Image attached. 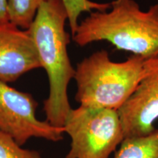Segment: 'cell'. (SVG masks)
I'll use <instances>...</instances> for the list:
<instances>
[{
	"label": "cell",
	"instance_id": "6da1fadb",
	"mask_svg": "<svg viewBox=\"0 0 158 158\" xmlns=\"http://www.w3.org/2000/svg\"><path fill=\"white\" fill-rule=\"evenodd\" d=\"M68 13L62 0H47L40 7L28 30L36 47L41 68L49 81V94L43 102L46 121L63 127L71 110L68 95L75 68L68 53L70 35L65 29Z\"/></svg>",
	"mask_w": 158,
	"mask_h": 158
},
{
	"label": "cell",
	"instance_id": "7a4b0ae2",
	"mask_svg": "<svg viewBox=\"0 0 158 158\" xmlns=\"http://www.w3.org/2000/svg\"><path fill=\"white\" fill-rule=\"evenodd\" d=\"M73 40L81 47L104 40L145 59L157 56L158 2L144 11L135 0H114L109 10L92 12L79 23Z\"/></svg>",
	"mask_w": 158,
	"mask_h": 158
},
{
	"label": "cell",
	"instance_id": "3957f363",
	"mask_svg": "<svg viewBox=\"0 0 158 158\" xmlns=\"http://www.w3.org/2000/svg\"><path fill=\"white\" fill-rule=\"evenodd\" d=\"M145 60L133 54L126 61L116 62L107 51H95L75 68V100L81 106L118 110L143 78Z\"/></svg>",
	"mask_w": 158,
	"mask_h": 158
},
{
	"label": "cell",
	"instance_id": "277c9868",
	"mask_svg": "<svg viewBox=\"0 0 158 158\" xmlns=\"http://www.w3.org/2000/svg\"><path fill=\"white\" fill-rule=\"evenodd\" d=\"M70 138L65 158H109L124 139L118 110L79 106L63 125Z\"/></svg>",
	"mask_w": 158,
	"mask_h": 158
},
{
	"label": "cell",
	"instance_id": "5b68a950",
	"mask_svg": "<svg viewBox=\"0 0 158 158\" xmlns=\"http://www.w3.org/2000/svg\"><path fill=\"white\" fill-rule=\"evenodd\" d=\"M38 103L31 94L11 87L0 81V131L23 146L31 138L58 142L64 128L53 126L37 117Z\"/></svg>",
	"mask_w": 158,
	"mask_h": 158
},
{
	"label": "cell",
	"instance_id": "8992f818",
	"mask_svg": "<svg viewBox=\"0 0 158 158\" xmlns=\"http://www.w3.org/2000/svg\"><path fill=\"white\" fill-rule=\"evenodd\" d=\"M144 75L135 92L118 110L124 138L149 135L158 119V56L146 59Z\"/></svg>",
	"mask_w": 158,
	"mask_h": 158
},
{
	"label": "cell",
	"instance_id": "52a82bcc",
	"mask_svg": "<svg viewBox=\"0 0 158 158\" xmlns=\"http://www.w3.org/2000/svg\"><path fill=\"white\" fill-rule=\"evenodd\" d=\"M38 68L41 64L29 31L10 21L0 23V81L14 82Z\"/></svg>",
	"mask_w": 158,
	"mask_h": 158
},
{
	"label": "cell",
	"instance_id": "ba28073f",
	"mask_svg": "<svg viewBox=\"0 0 158 158\" xmlns=\"http://www.w3.org/2000/svg\"><path fill=\"white\" fill-rule=\"evenodd\" d=\"M115 158H158V129L147 135L124 138Z\"/></svg>",
	"mask_w": 158,
	"mask_h": 158
},
{
	"label": "cell",
	"instance_id": "9c48e42d",
	"mask_svg": "<svg viewBox=\"0 0 158 158\" xmlns=\"http://www.w3.org/2000/svg\"><path fill=\"white\" fill-rule=\"evenodd\" d=\"M45 1L47 0H8L9 21L19 28L28 30Z\"/></svg>",
	"mask_w": 158,
	"mask_h": 158
},
{
	"label": "cell",
	"instance_id": "30bf717a",
	"mask_svg": "<svg viewBox=\"0 0 158 158\" xmlns=\"http://www.w3.org/2000/svg\"><path fill=\"white\" fill-rule=\"evenodd\" d=\"M67 13L72 36L78 27V18L85 12L106 11L110 9V3H98L91 0H62Z\"/></svg>",
	"mask_w": 158,
	"mask_h": 158
},
{
	"label": "cell",
	"instance_id": "8fae6325",
	"mask_svg": "<svg viewBox=\"0 0 158 158\" xmlns=\"http://www.w3.org/2000/svg\"><path fill=\"white\" fill-rule=\"evenodd\" d=\"M0 158H42L35 150L24 149L10 136L0 131Z\"/></svg>",
	"mask_w": 158,
	"mask_h": 158
},
{
	"label": "cell",
	"instance_id": "7c38bea8",
	"mask_svg": "<svg viewBox=\"0 0 158 158\" xmlns=\"http://www.w3.org/2000/svg\"><path fill=\"white\" fill-rule=\"evenodd\" d=\"M7 4H8V0H0V23H5L9 21Z\"/></svg>",
	"mask_w": 158,
	"mask_h": 158
},
{
	"label": "cell",
	"instance_id": "4fadbf2b",
	"mask_svg": "<svg viewBox=\"0 0 158 158\" xmlns=\"http://www.w3.org/2000/svg\"><path fill=\"white\" fill-rule=\"evenodd\" d=\"M157 2H158V0H157Z\"/></svg>",
	"mask_w": 158,
	"mask_h": 158
}]
</instances>
